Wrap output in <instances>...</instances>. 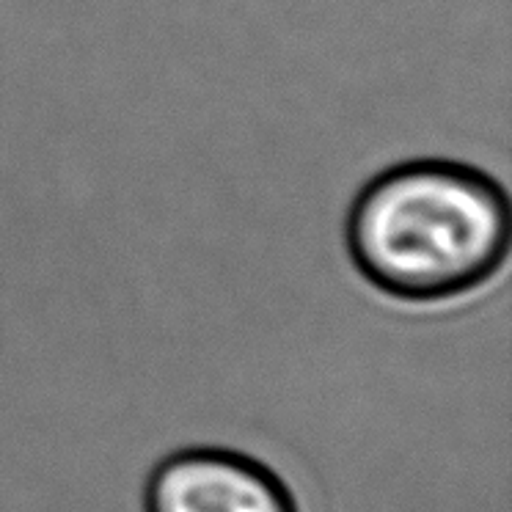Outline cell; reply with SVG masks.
Returning a JSON list of instances; mask_svg holds the SVG:
<instances>
[{"instance_id":"7a4b0ae2","label":"cell","mask_w":512,"mask_h":512,"mask_svg":"<svg viewBox=\"0 0 512 512\" xmlns=\"http://www.w3.org/2000/svg\"><path fill=\"white\" fill-rule=\"evenodd\" d=\"M144 512H301L287 482L229 446H185L149 471Z\"/></svg>"},{"instance_id":"6da1fadb","label":"cell","mask_w":512,"mask_h":512,"mask_svg":"<svg viewBox=\"0 0 512 512\" xmlns=\"http://www.w3.org/2000/svg\"><path fill=\"white\" fill-rule=\"evenodd\" d=\"M345 243L358 276L394 301H455L504 268L510 199L474 166L408 160L358 190Z\"/></svg>"}]
</instances>
